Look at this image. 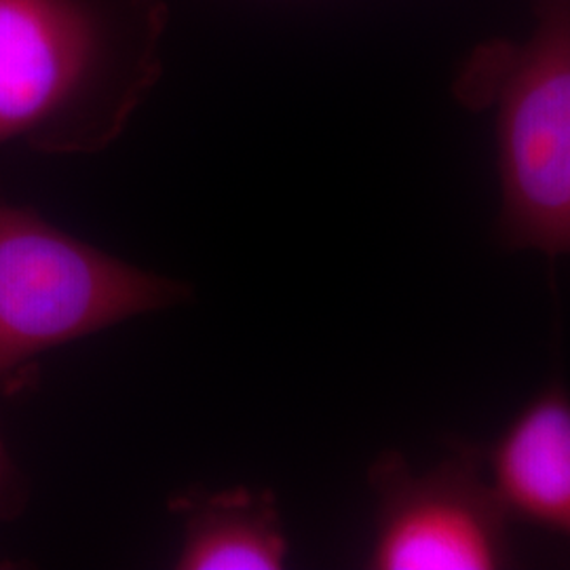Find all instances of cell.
Segmentation results:
<instances>
[{"label":"cell","mask_w":570,"mask_h":570,"mask_svg":"<svg viewBox=\"0 0 570 570\" xmlns=\"http://www.w3.org/2000/svg\"><path fill=\"white\" fill-rule=\"evenodd\" d=\"M376 530L374 570H494L511 562V515L489 480L484 454L459 446L414 471L397 452L370 469Z\"/></svg>","instance_id":"obj_4"},{"label":"cell","mask_w":570,"mask_h":570,"mask_svg":"<svg viewBox=\"0 0 570 570\" xmlns=\"http://www.w3.org/2000/svg\"><path fill=\"white\" fill-rule=\"evenodd\" d=\"M454 96L497 110L501 244L570 258V0H539L529 41L478 47Z\"/></svg>","instance_id":"obj_2"},{"label":"cell","mask_w":570,"mask_h":570,"mask_svg":"<svg viewBox=\"0 0 570 570\" xmlns=\"http://www.w3.org/2000/svg\"><path fill=\"white\" fill-rule=\"evenodd\" d=\"M484 463L511 520L570 539V393L562 383L522 407Z\"/></svg>","instance_id":"obj_5"},{"label":"cell","mask_w":570,"mask_h":570,"mask_svg":"<svg viewBox=\"0 0 570 570\" xmlns=\"http://www.w3.org/2000/svg\"><path fill=\"white\" fill-rule=\"evenodd\" d=\"M164 0H0V144L94 155L164 72Z\"/></svg>","instance_id":"obj_1"},{"label":"cell","mask_w":570,"mask_h":570,"mask_svg":"<svg viewBox=\"0 0 570 570\" xmlns=\"http://www.w3.org/2000/svg\"><path fill=\"white\" fill-rule=\"evenodd\" d=\"M21 501L20 475L0 440V513H11Z\"/></svg>","instance_id":"obj_7"},{"label":"cell","mask_w":570,"mask_h":570,"mask_svg":"<svg viewBox=\"0 0 570 570\" xmlns=\"http://www.w3.org/2000/svg\"><path fill=\"white\" fill-rule=\"evenodd\" d=\"M186 294L183 284L112 258L35 212L0 205V376Z\"/></svg>","instance_id":"obj_3"},{"label":"cell","mask_w":570,"mask_h":570,"mask_svg":"<svg viewBox=\"0 0 570 570\" xmlns=\"http://www.w3.org/2000/svg\"><path fill=\"white\" fill-rule=\"evenodd\" d=\"M174 510L184 520L176 569H284L289 543L273 492L245 487L188 492Z\"/></svg>","instance_id":"obj_6"}]
</instances>
